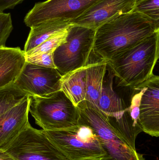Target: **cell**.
<instances>
[{
    "mask_svg": "<svg viewBox=\"0 0 159 160\" xmlns=\"http://www.w3.org/2000/svg\"><path fill=\"white\" fill-rule=\"evenodd\" d=\"M25 62L20 48L0 47V88L14 83Z\"/></svg>",
    "mask_w": 159,
    "mask_h": 160,
    "instance_id": "14",
    "label": "cell"
},
{
    "mask_svg": "<svg viewBox=\"0 0 159 160\" xmlns=\"http://www.w3.org/2000/svg\"><path fill=\"white\" fill-rule=\"evenodd\" d=\"M16 160H68L45 134L29 124L5 148Z\"/></svg>",
    "mask_w": 159,
    "mask_h": 160,
    "instance_id": "7",
    "label": "cell"
},
{
    "mask_svg": "<svg viewBox=\"0 0 159 160\" xmlns=\"http://www.w3.org/2000/svg\"><path fill=\"white\" fill-rule=\"evenodd\" d=\"M71 24L70 21L53 19L30 27V31L24 46V54L49 38L64 31Z\"/></svg>",
    "mask_w": 159,
    "mask_h": 160,
    "instance_id": "16",
    "label": "cell"
},
{
    "mask_svg": "<svg viewBox=\"0 0 159 160\" xmlns=\"http://www.w3.org/2000/svg\"><path fill=\"white\" fill-rule=\"evenodd\" d=\"M62 79L56 68L25 62L13 83L29 96L44 97L61 90Z\"/></svg>",
    "mask_w": 159,
    "mask_h": 160,
    "instance_id": "9",
    "label": "cell"
},
{
    "mask_svg": "<svg viewBox=\"0 0 159 160\" xmlns=\"http://www.w3.org/2000/svg\"><path fill=\"white\" fill-rule=\"evenodd\" d=\"M108 68L107 78L105 80L104 79L103 82L99 109L108 117L118 119L122 117L128 107H126L123 100L114 90L113 82L115 76L110 68Z\"/></svg>",
    "mask_w": 159,
    "mask_h": 160,
    "instance_id": "15",
    "label": "cell"
},
{
    "mask_svg": "<svg viewBox=\"0 0 159 160\" xmlns=\"http://www.w3.org/2000/svg\"><path fill=\"white\" fill-rule=\"evenodd\" d=\"M24 0H0V13L8 9H13Z\"/></svg>",
    "mask_w": 159,
    "mask_h": 160,
    "instance_id": "23",
    "label": "cell"
},
{
    "mask_svg": "<svg viewBox=\"0 0 159 160\" xmlns=\"http://www.w3.org/2000/svg\"><path fill=\"white\" fill-rule=\"evenodd\" d=\"M0 160H16L6 150L0 149Z\"/></svg>",
    "mask_w": 159,
    "mask_h": 160,
    "instance_id": "24",
    "label": "cell"
},
{
    "mask_svg": "<svg viewBox=\"0 0 159 160\" xmlns=\"http://www.w3.org/2000/svg\"><path fill=\"white\" fill-rule=\"evenodd\" d=\"M107 62L91 52L87 64V94L85 100L99 109L103 82L107 70Z\"/></svg>",
    "mask_w": 159,
    "mask_h": 160,
    "instance_id": "13",
    "label": "cell"
},
{
    "mask_svg": "<svg viewBox=\"0 0 159 160\" xmlns=\"http://www.w3.org/2000/svg\"><path fill=\"white\" fill-rule=\"evenodd\" d=\"M92 160H115L112 158L111 157H109L108 155L104 156V157H101V158H98Z\"/></svg>",
    "mask_w": 159,
    "mask_h": 160,
    "instance_id": "25",
    "label": "cell"
},
{
    "mask_svg": "<svg viewBox=\"0 0 159 160\" xmlns=\"http://www.w3.org/2000/svg\"><path fill=\"white\" fill-rule=\"evenodd\" d=\"M132 11L142 13L159 23V0H141L135 3Z\"/></svg>",
    "mask_w": 159,
    "mask_h": 160,
    "instance_id": "20",
    "label": "cell"
},
{
    "mask_svg": "<svg viewBox=\"0 0 159 160\" xmlns=\"http://www.w3.org/2000/svg\"><path fill=\"white\" fill-rule=\"evenodd\" d=\"M96 30L71 24L65 42L53 52L56 69L62 76L85 66L93 49Z\"/></svg>",
    "mask_w": 159,
    "mask_h": 160,
    "instance_id": "6",
    "label": "cell"
},
{
    "mask_svg": "<svg viewBox=\"0 0 159 160\" xmlns=\"http://www.w3.org/2000/svg\"><path fill=\"white\" fill-rule=\"evenodd\" d=\"M144 89L139 107V124L143 132L159 136V77L153 75L143 84Z\"/></svg>",
    "mask_w": 159,
    "mask_h": 160,
    "instance_id": "11",
    "label": "cell"
},
{
    "mask_svg": "<svg viewBox=\"0 0 159 160\" xmlns=\"http://www.w3.org/2000/svg\"><path fill=\"white\" fill-rule=\"evenodd\" d=\"M159 31L107 62L118 86L136 88L154 75L159 59Z\"/></svg>",
    "mask_w": 159,
    "mask_h": 160,
    "instance_id": "2",
    "label": "cell"
},
{
    "mask_svg": "<svg viewBox=\"0 0 159 160\" xmlns=\"http://www.w3.org/2000/svg\"><path fill=\"white\" fill-rule=\"evenodd\" d=\"M158 31L159 23L142 13L121 14L96 29L92 51L107 62Z\"/></svg>",
    "mask_w": 159,
    "mask_h": 160,
    "instance_id": "1",
    "label": "cell"
},
{
    "mask_svg": "<svg viewBox=\"0 0 159 160\" xmlns=\"http://www.w3.org/2000/svg\"><path fill=\"white\" fill-rule=\"evenodd\" d=\"M141 0H135V1H136V3L138 2H140V1H141Z\"/></svg>",
    "mask_w": 159,
    "mask_h": 160,
    "instance_id": "26",
    "label": "cell"
},
{
    "mask_svg": "<svg viewBox=\"0 0 159 160\" xmlns=\"http://www.w3.org/2000/svg\"><path fill=\"white\" fill-rule=\"evenodd\" d=\"M101 0H46L35 3L26 14L24 22L30 27L48 20L75 19Z\"/></svg>",
    "mask_w": 159,
    "mask_h": 160,
    "instance_id": "8",
    "label": "cell"
},
{
    "mask_svg": "<svg viewBox=\"0 0 159 160\" xmlns=\"http://www.w3.org/2000/svg\"><path fill=\"white\" fill-rule=\"evenodd\" d=\"M30 97L29 112L43 130L64 129L78 125V109L62 90L46 97Z\"/></svg>",
    "mask_w": 159,
    "mask_h": 160,
    "instance_id": "4",
    "label": "cell"
},
{
    "mask_svg": "<svg viewBox=\"0 0 159 160\" xmlns=\"http://www.w3.org/2000/svg\"><path fill=\"white\" fill-rule=\"evenodd\" d=\"M54 51L35 56H25V61L32 64L43 67L56 68L53 61Z\"/></svg>",
    "mask_w": 159,
    "mask_h": 160,
    "instance_id": "22",
    "label": "cell"
},
{
    "mask_svg": "<svg viewBox=\"0 0 159 160\" xmlns=\"http://www.w3.org/2000/svg\"><path fill=\"white\" fill-rule=\"evenodd\" d=\"M13 29L10 13H0V47L5 46L6 42Z\"/></svg>",
    "mask_w": 159,
    "mask_h": 160,
    "instance_id": "21",
    "label": "cell"
},
{
    "mask_svg": "<svg viewBox=\"0 0 159 160\" xmlns=\"http://www.w3.org/2000/svg\"><path fill=\"white\" fill-rule=\"evenodd\" d=\"M78 124L90 128L101 142L107 155L115 160H145L143 154L132 149L111 125L107 116L89 102L84 100L77 105Z\"/></svg>",
    "mask_w": 159,
    "mask_h": 160,
    "instance_id": "3",
    "label": "cell"
},
{
    "mask_svg": "<svg viewBox=\"0 0 159 160\" xmlns=\"http://www.w3.org/2000/svg\"><path fill=\"white\" fill-rule=\"evenodd\" d=\"M44 131L68 160H92L107 155L97 135L86 125Z\"/></svg>",
    "mask_w": 159,
    "mask_h": 160,
    "instance_id": "5",
    "label": "cell"
},
{
    "mask_svg": "<svg viewBox=\"0 0 159 160\" xmlns=\"http://www.w3.org/2000/svg\"><path fill=\"white\" fill-rule=\"evenodd\" d=\"M135 3V0H101L70 22L96 30L113 18L132 11Z\"/></svg>",
    "mask_w": 159,
    "mask_h": 160,
    "instance_id": "10",
    "label": "cell"
},
{
    "mask_svg": "<svg viewBox=\"0 0 159 160\" xmlns=\"http://www.w3.org/2000/svg\"><path fill=\"white\" fill-rule=\"evenodd\" d=\"M31 98L21 102L0 115V149L5 148L30 124L29 113Z\"/></svg>",
    "mask_w": 159,
    "mask_h": 160,
    "instance_id": "12",
    "label": "cell"
},
{
    "mask_svg": "<svg viewBox=\"0 0 159 160\" xmlns=\"http://www.w3.org/2000/svg\"><path fill=\"white\" fill-rule=\"evenodd\" d=\"M28 96L14 83L0 88V115L21 102Z\"/></svg>",
    "mask_w": 159,
    "mask_h": 160,
    "instance_id": "18",
    "label": "cell"
},
{
    "mask_svg": "<svg viewBox=\"0 0 159 160\" xmlns=\"http://www.w3.org/2000/svg\"><path fill=\"white\" fill-rule=\"evenodd\" d=\"M87 78V65L63 76L61 90L76 106L86 99Z\"/></svg>",
    "mask_w": 159,
    "mask_h": 160,
    "instance_id": "17",
    "label": "cell"
},
{
    "mask_svg": "<svg viewBox=\"0 0 159 160\" xmlns=\"http://www.w3.org/2000/svg\"><path fill=\"white\" fill-rule=\"evenodd\" d=\"M69 27L64 31L55 35L54 36L44 41L34 48L31 50L25 53V56H35L46 53L51 51H55L59 46L65 42Z\"/></svg>",
    "mask_w": 159,
    "mask_h": 160,
    "instance_id": "19",
    "label": "cell"
}]
</instances>
